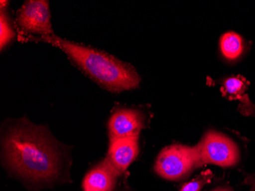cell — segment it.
<instances>
[{
    "mask_svg": "<svg viewBox=\"0 0 255 191\" xmlns=\"http://www.w3.org/2000/svg\"><path fill=\"white\" fill-rule=\"evenodd\" d=\"M2 146L8 165L21 176L48 182L59 175V154L42 128L25 123L13 126Z\"/></svg>",
    "mask_w": 255,
    "mask_h": 191,
    "instance_id": "6da1fadb",
    "label": "cell"
},
{
    "mask_svg": "<svg viewBox=\"0 0 255 191\" xmlns=\"http://www.w3.org/2000/svg\"><path fill=\"white\" fill-rule=\"evenodd\" d=\"M59 47L84 72L112 92L137 88L141 79L129 64L113 56L56 36H43Z\"/></svg>",
    "mask_w": 255,
    "mask_h": 191,
    "instance_id": "7a4b0ae2",
    "label": "cell"
},
{
    "mask_svg": "<svg viewBox=\"0 0 255 191\" xmlns=\"http://www.w3.org/2000/svg\"><path fill=\"white\" fill-rule=\"evenodd\" d=\"M201 166L196 146L176 144L167 146L160 152L154 171L166 180L177 181Z\"/></svg>",
    "mask_w": 255,
    "mask_h": 191,
    "instance_id": "3957f363",
    "label": "cell"
},
{
    "mask_svg": "<svg viewBox=\"0 0 255 191\" xmlns=\"http://www.w3.org/2000/svg\"><path fill=\"white\" fill-rule=\"evenodd\" d=\"M202 166L206 164L229 168L237 165L239 148L230 138L216 131H210L196 146Z\"/></svg>",
    "mask_w": 255,
    "mask_h": 191,
    "instance_id": "277c9868",
    "label": "cell"
},
{
    "mask_svg": "<svg viewBox=\"0 0 255 191\" xmlns=\"http://www.w3.org/2000/svg\"><path fill=\"white\" fill-rule=\"evenodd\" d=\"M17 21L26 32L48 36L53 34L49 3L44 0L26 1L17 14Z\"/></svg>",
    "mask_w": 255,
    "mask_h": 191,
    "instance_id": "5b68a950",
    "label": "cell"
},
{
    "mask_svg": "<svg viewBox=\"0 0 255 191\" xmlns=\"http://www.w3.org/2000/svg\"><path fill=\"white\" fill-rule=\"evenodd\" d=\"M144 126V119L140 112L122 109L115 112L109 121L110 139L139 136Z\"/></svg>",
    "mask_w": 255,
    "mask_h": 191,
    "instance_id": "8992f818",
    "label": "cell"
},
{
    "mask_svg": "<svg viewBox=\"0 0 255 191\" xmlns=\"http://www.w3.org/2000/svg\"><path fill=\"white\" fill-rule=\"evenodd\" d=\"M138 137L134 136L110 141L107 158L120 175L127 170L138 155Z\"/></svg>",
    "mask_w": 255,
    "mask_h": 191,
    "instance_id": "52a82bcc",
    "label": "cell"
},
{
    "mask_svg": "<svg viewBox=\"0 0 255 191\" xmlns=\"http://www.w3.org/2000/svg\"><path fill=\"white\" fill-rule=\"evenodd\" d=\"M120 175L106 158L86 175L83 183L84 191H113Z\"/></svg>",
    "mask_w": 255,
    "mask_h": 191,
    "instance_id": "ba28073f",
    "label": "cell"
},
{
    "mask_svg": "<svg viewBox=\"0 0 255 191\" xmlns=\"http://www.w3.org/2000/svg\"><path fill=\"white\" fill-rule=\"evenodd\" d=\"M220 48L225 57L229 60H236L244 49L242 37L233 31L226 33L220 39Z\"/></svg>",
    "mask_w": 255,
    "mask_h": 191,
    "instance_id": "9c48e42d",
    "label": "cell"
},
{
    "mask_svg": "<svg viewBox=\"0 0 255 191\" xmlns=\"http://www.w3.org/2000/svg\"><path fill=\"white\" fill-rule=\"evenodd\" d=\"M13 29L11 28L9 19L6 14L4 13L3 10H1V15H0V46L1 50L3 49L11 40L13 39Z\"/></svg>",
    "mask_w": 255,
    "mask_h": 191,
    "instance_id": "30bf717a",
    "label": "cell"
},
{
    "mask_svg": "<svg viewBox=\"0 0 255 191\" xmlns=\"http://www.w3.org/2000/svg\"><path fill=\"white\" fill-rule=\"evenodd\" d=\"M225 93L231 97H238L246 90V81L242 77H233L224 82Z\"/></svg>",
    "mask_w": 255,
    "mask_h": 191,
    "instance_id": "8fae6325",
    "label": "cell"
},
{
    "mask_svg": "<svg viewBox=\"0 0 255 191\" xmlns=\"http://www.w3.org/2000/svg\"><path fill=\"white\" fill-rule=\"evenodd\" d=\"M213 176V172L206 171L191 182L184 184L180 188V191H201L205 185L211 182Z\"/></svg>",
    "mask_w": 255,
    "mask_h": 191,
    "instance_id": "7c38bea8",
    "label": "cell"
},
{
    "mask_svg": "<svg viewBox=\"0 0 255 191\" xmlns=\"http://www.w3.org/2000/svg\"><path fill=\"white\" fill-rule=\"evenodd\" d=\"M246 184L251 185L252 188H251L250 191H255V176L250 177V178H247L246 180Z\"/></svg>",
    "mask_w": 255,
    "mask_h": 191,
    "instance_id": "4fadbf2b",
    "label": "cell"
},
{
    "mask_svg": "<svg viewBox=\"0 0 255 191\" xmlns=\"http://www.w3.org/2000/svg\"><path fill=\"white\" fill-rule=\"evenodd\" d=\"M213 191H234L232 188H228V187H221V188H218L216 189L213 190Z\"/></svg>",
    "mask_w": 255,
    "mask_h": 191,
    "instance_id": "5bb4252c",
    "label": "cell"
}]
</instances>
